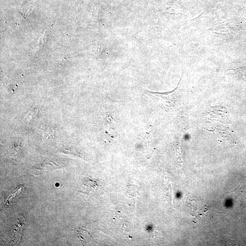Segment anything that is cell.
<instances>
[{
	"label": "cell",
	"mask_w": 246,
	"mask_h": 246,
	"mask_svg": "<svg viewBox=\"0 0 246 246\" xmlns=\"http://www.w3.org/2000/svg\"><path fill=\"white\" fill-rule=\"evenodd\" d=\"M144 92L164 110L168 111L178 105L179 97L174 91L166 93L153 92L143 89Z\"/></svg>",
	"instance_id": "6da1fadb"
},
{
	"label": "cell",
	"mask_w": 246,
	"mask_h": 246,
	"mask_svg": "<svg viewBox=\"0 0 246 246\" xmlns=\"http://www.w3.org/2000/svg\"><path fill=\"white\" fill-rule=\"evenodd\" d=\"M39 106H40V105H36L32 107L28 111V113L26 114V115H25V118L28 120L30 121L31 120V119L34 118L36 114H37L38 110H39Z\"/></svg>",
	"instance_id": "7a4b0ae2"
},
{
	"label": "cell",
	"mask_w": 246,
	"mask_h": 246,
	"mask_svg": "<svg viewBox=\"0 0 246 246\" xmlns=\"http://www.w3.org/2000/svg\"><path fill=\"white\" fill-rule=\"evenodd\" d=\"M59 185H60V184H59V183H57L55 184V186H56V187H58Z\"/></svg>",
	"instance_id": "3957f363"
}]
</instances>
